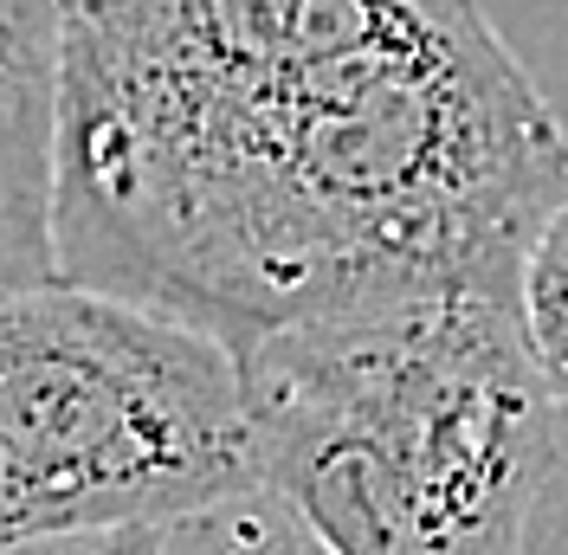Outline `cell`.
Instances as JSON below:
<instances>
[{
    "label": "cell",
    "mask_w": 568,
    "mask_h": 555,
    "mask_svg": "<svg viewBox=\"0 0 568 555\" xmlns=\"http://www.w3.org/2000/svg\"><path fill=\"white\" fill-rule=\"evenodd\" d=\"M568 137L478 0H71L59 278L258 349L517 297Z\"/></svg>",
    "instance_id": "1"
},
{
    "label": "cell",
    "mask_w": 568,
    "mask_h": 555,
    "mask_svg": "<svg viewBox=\"0 0 568 555\" xmlns=\"http://www.w3.org/2000/svg\"><path fill=\"white\" fill-rule=\"evenodd\" d=\"M246 362L258 485L336 555H524L562 433L517 297L291 330Z\"/></svg>",
    "instance_id": "2"
},
{
    "label": "cell",
    "mask_w": 568,
    "mask_h": 555,
    "mask_svg": "<svg viewBox=\"0 0 568 555\" xmlns=\"http://www.w3.org/2000/svg\"><path fill=\"white\" fill-rule=\"evenodd\" d=\"M258 485L246 362L84 284L0 304V543L175 529Z\"/></svg>",
    "instance_id": "3"
},
{
    "label": "cell",
    "mask_w": 568,
    "mask_h": 555,
    "mask_svg": "<svg viewBox=\"0 0 568 555\" xmlns=\"http://www.w3.org/2000/svg\"><path fill=\"white\" fill-rule=\"evenodd\" d=\"M71 78V0H0V272L7 297L59 284L52 194Z\"/></svg>",
    "instance_id": "4"
},
{
    "label": "cell",
    "mask_w": 568,
    "mask_h": 555,
    "mask_svg": "<svg viewBox=\"0 0 568 555\" xmlns=\"http://www.w3.org/2000/svg\"><path fill=\"white\" fill-rule=\"evenodd\" d=\"M162 555H336V549L284 497L252 491V497H233L207 517L175 523Z\"/></svg>",
    "instance_id": "5"
},
{
    "label": "cell",
    "mask_w": 568,
    "mask_h": 555,
    "mask_svg": "<svg viewBox=\"0 0 568 555\" xmlns=\"http://www.w3.org/2000/svg\"><path fill=\"white\" fill-rule=\"evenodd\" d=\"M524 336L556 401H568V208L542 226L524 265Z\"/></svg>",
    "instance_id": "6"
},
{
    "label": "cell",
    "mask_w": 568,
    "mask_h": 555,
    "mask_svg": "<svg viewBox=\"0 0 568 555\" xmlns=\"http://www.w3.org/2000/svg\"><path fill=\"white\" fill-rule=\"evenodd\" d=\"M169 529H104V536H45V543H13L7 555H162Z\"/></svg>",
    "instance_id": "7"
}]
</instances>
